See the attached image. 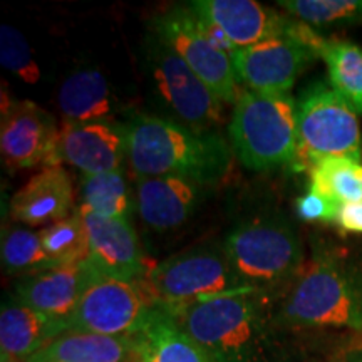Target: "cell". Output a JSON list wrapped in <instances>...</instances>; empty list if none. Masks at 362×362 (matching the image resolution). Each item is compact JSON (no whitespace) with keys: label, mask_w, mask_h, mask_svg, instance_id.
Returning a JSON list of instances; mask_svg holds the SVG:
<instances>
[{"label":"cell","mask_w":362,"mask_h":362,"mask_svg":"<svg viewBox=\"0 0 362 362\" xmlns=\"http://www.w3.org/2000/svg\"><path fill=\"white\" fill-rule=\"evenodd\" d=\"M146 72L149 89L168 119L203 133L225 121L218 96L153 33L146 44Z\"/></svg>","instance_id":"cell-7"},{"label":"cell","mask_w":362,"mask_h":362,"mask_svg":"<svg viewBox=\"0 0 362 362\" xmlns=\"http://www.w3.org/2000/svg\"><path fill=\"white\" fill-rule=\"evenodd\" d=\"M188 7L230 56L237 49L287 35L292 24L291 19L253 0H194Z\"/></svg>","instance_id":"cell-11"},{"label":"cell","mask_w":362,"mask_h":362,"mask_svg":"<svg viewBox=\"0 0 362 362\" xmlns=\"http://www.w3.org/2000/svg\"><path fill=\"white\" fill-rule=\"evenodd\" d=\"M342 362H362V349L349 351L342 357Z\"/></svg>","instance_id":"cell-32"},{"label":"cell","mask_w":362,"mask_h":362,"mask_svg":"<svg viewBox=\"0 0 362 362\" xmlns=\"http://www.w3.org/2000/svg\"><path fill=\"white\" fill-rule=\"evenodd\" d=\"M39 237L45 253L57 267L79 265L89 260V235L78 210L66 220L45 226Z\"/></svg>","instance_id":"cell-26"},{"label":"cell","mask_w":362,"mask_h":362,"mask_svg":"<svg viewBox=\"0 0 362 362\" xmlns=\"http://www.w3.org/2000/svg\"><path fill=\"white\" fill-rule=\"evenodd\" d=\"M317 56L292 35L264 40L252 47L237 49L232 62L238 81L255 93L291 94L300 72Z\"/></svg>","instance_id":"cell-12"},{"label":"cell","mask_w":362,"mask_h":362,"mask_svg":"<svg viewBox=\"0 0 362 362\" xmlns=\"http://www.w3.org/2000/svg\"><path fill=\"white\" fill-rule=\"evenodd\" d=\"M56 119L33 101H8L2 106L0 151L12 168L59 166Z\"/></svg>","instance_id":"cell-13"},{"label":"cell","mask_w":362,"mask_h":362,"mask_svg":"<svg viewBox=\"0 0 362 362\" xmlns=\"http://www.w3.org/2000/svg\"><path fill=\"white\" fill-rule=\"evenodd\" d=\"M317 57L327 66L332 89L362 116V49L349 40L324 39Z\"/></svg>","instance_id":"cell-23"},{"label":"cell","mask_w":362,"mask_h":362,"mask_svg":"<svg viewBox=\"0 0 362 362\" xmlns=\"http://www.w3.org/2000/svg\"><path fill=\"white\" fill-rule=\"evenodd\" d=\"M66 123L115 121L116 101L101 71L84 69L69 76L57 94Z\"/></svg>","instance_id":"cell-21"},{"label":"cell","mask_w":362,"mask_h":362,"mask_svg":"<svg viewBox=\"0 0 362 362\" xmlns=\"http://www.w3.org/2000/svg\"><path fill=\"white\" fill-rule=\"evenodd\" d=\"M202 187L176 176L138 178L136 203L144 223L156 230L183 225L197 210Z\"/></svg>","instance_id":"cell-18"},{"label":"cell","mask_w":362,"mask_h":362,"mask_svg":"<svg viewBox=\"0 0 362 362\" xmlns=\"http://www.w3.org/2000/svg\"><path fill=\"white\" fill-rule=\"evenodd\" d=\"M226 262L243 288L275 297L304 267L297 230L280 215L247 220L226 235Z\"/></svg>","instance_id":"cell-4"},{"label":"cell","mask_w":362,"mask_h":362,"mask_svg":"<svg viewBox=\"0 0 362 362\" xmlns=\"http://www.w3.org/2000/svg\"><path fill=\"white\" fill-rule=\"evenodd\" d=\"M277 4L307 25H354L362 22V0H279Z\"/></svg>","instance_id":"cell-28"},{"label":"cell","mask_w":362,"mask_h":362,"mask_svg":"<svg viewBox=\"0 0 362 362\" xmlns=\"http://www.w3.org/2000/svg\"><path fill=\"white\" fill-rule=\"evenodd\" d=\"M153 34L178 54L221 103L238 101L240 81L232 56L210 37L205 25L188 6H176L153 19Z\"/></svg>","instance_id":"cell-9"},{"label":"cell","mask_w":362,"mask_h":362,"mask_svg":"<svg viewBox=\"0 0 362 362\" xmlns=\"http://www.w3.org/2000/svg\"><path fill=\"white\" fill-rule=\"evenodd\" d=\"M2 267L8 274L29 277L57 269L40 242L39 233L24 226H7L2 232Z\"/></svg>","instance_id":"cell-25"},{"label":"cell","mask_w":362,"mask_h":362,"mask_svg":"<svg viewBox=\"0 0 362 362\" xmlns=\"http://www.w3.org/2000/svg\"><path fill=\"white\" fill-rule=\"evenodd\" d=\"M163 309L216 362L285 361L274 297L243 291Z\"/></svg>","instance_id":"cell-1"},{"label":"cell","mask_w":362,"mask_h":362,"mask_svg":"<svg viewBox=\"0 0 362 362\" xmlns=\"http://www.w3.org/2000/svg\"><path fill=\"white\" fill-rule=\"evenodd\" d=\"M81 200V206L103 218L129 220L131 198L121 168L99 175H83Z\"/></svg>","instance_id":"cell-24"},{"label":"cell","mask_w":362,"mask_h":362,"mask_svg":"<svg viewBox=\"0 0 362 362\" xmlns=\"http://www.w3.org/2000/svg\"><path fill=\"white\" fill-rule=\"evenodd\" d=\"M156 304L141 284L99 275L64 322V332L101 336H138L146 327Z\"/></svg>","instance_id":"cell-10"},{"label":"cell","mask_w":362,"mask_h":362,"mask_svg":"<svg viewBox=\"0 0 362 362\" xmlns=\"http://www.w3.org/2000/svg\"><path fill=\"white\" fill-rule=\"evenodd\" d=\"M141 285L151 300L163 307L248 291L235 279L223 250L211 247L192 248L153 265Z\"/></svg>","instance_id":"cell-8"},{"label":"cell","mask_w":362,"mask_h":362,"mask_svg":"<svg viewBox=\"0 0 362 362\" xmlns=\"http://www.w3.org/2000/svg\"><path fill=\"white\" fill-rule=\"evenodd\" d=\"M62 332L61 322L22 304L13 293L4 298L0 309L2 362H27Z\"/></svg>","instance_id":"cell-19"},{"label":"cell","mask_w":362,"mask_h":362,"mask_svg":"<svg viewBox=\"0 0 362 362\" xmlns=\"http://www.w3.org/2000/svg\"><path fill=\"white\" fill-rule=\"evenodd\" d=\"M0 61L7 71L25 83L34 84L40 78V69L35 64L24 35L6 24L0 27Z\"/></svg>","instance_id":"cell-29"},{"label":"cell","mask_w":362,"mask_h":362,"mask_svg":"<svg viewBox=\"0 0 362 362\" xmlns=\"http://www.w3.org/2000/svg\"><path fill=\"white\" fill-rule=\"evenodd\" d=\"M298 149L292 168L310 170L325 158L362 163V133L357 115L332 86L317 81L297 101Z\"/></svg>","instance_id":"cell-6"},{"label":"cell","mask_w":362,"mask_h":362,"mask_svg":"<svg viewBox=\"0 0 362 362\" xmlns=\"http://www.w3.org/2000/svg\"><path fill=\"white\" fill-rule=\"evenodd\" d=\"M136 337L143 362H216L160 305Z\"/></svg>","instance_id":"cell-22"},{"label":"cell","mask_w":362,"mask_h":362,"mask_svg":"<svg viewBox=\"0 0 362 362\" xmlns=\"http://www.w3.org/2000/svg\"><path fill=\"white\" fill-rule=\"evenodd\" d=\"M336 225L346 233L362 235V202L342 203L339 208Z\"/></svg>","instance_id":"cell-31"},{"label":"cell","mask_w":362,"mask_h":362,"mask_svg":"<svg viewBox=\"0 0 362 362\" xmlns=\"http://www.w3.org/2000/svg\"><path fill=\"white\" fill-rule=\"evenodd\" d=\"M89 235V264L104 277L141 284L148 274L138 235L129 220L103 218L78 208Z\"/></svg>","instance_id":"cell-14"},{"label":"cell","mask_w":362,"mask_h":362,"mask_svg":"<svg viewBox=\"0 0 362 362\" xmlns=\"http://www.w3.org/2000/svg\"><path fill=\"white\" fill-rule=\"evenodd\" d=\"M341 205L342 203H339L330 194L320 192L319 188L309 187L305 194L297 198L296 211L298 218L307 223H336Z\"/></svg>","instance_id":"cell-30"},{"label":"cell","mask_w":362,"mask_h":362,"mask_svg":"<svg viewBox=\"0 0 362 362\" xmlns=\"http://www.w3.org/2000/svg\"><path fill=\"white\" fill-rule=\"evenodd\" d=\"M74 187L69 173L47 166L34 175L11 200L12 220L27 226H51L71 216Z\"/></svg>","instance_id":"cell-17"},{"label":"cell","mask_w":362,"mask_h":362,"mask_svg":"<svg viewBox=\"0 0 362 362\" xmlns=\"http://www.w3.org/2000/svg\"><path fill=\"white\" fill-rule=\"evenodd\" d=\"M98 277L89 260L79 265L57 267L22 277L13 288V297L30 309L62 324L78 309L81 298Z\"/></svg>","instance_id":"cell-16"},{"label":"cell","mask_w":362,"mask_h":362,"mask_svg":"<svg viewBox=\"0 0 362 362\" xmlns=\"http://www.w3.org/2000/svg\"><path fill=\"white\" fill-rule=\"evenodd\" d=\"M309 187L319 188L339 203L362 202V163L325 158L309 170Z\"/></svg>","instance_id":"cell-27"},{"label":"cell","mask_w":362,"mask_h":362,"mask_svg":"<svg viewBox=\"0 0 362 362\" xmlns=\"http://www.w3.org/2000/svg\"><path fill=\"white\" fill-rule=\"evenodd\" d=\"M126 155V126L115 121L64 123L59 131L57 165L64 161L83 171V175H99L121 168Z\"/></svg>","instance_id":"cell-15"},{"label":"cell","mask_w":362,"mask_h":362,"mask_svg":"<svg viewBox=\"0 0 362 362\" xmlns=\"http://www.w3.org/2000/svg\"><path fill=\"white\" fill-rule=\"evenodd\" d=\"M27 362H143L136 336L62 332Z\"/></svg>","instance_id":"cell-20"},{"label":"cell","mask_w":362,"mask_h":362,"mask_svg":"<svg viewBox=\"0 0 362 362\" xmlns=\"http://www.w3.org/2000/svg\"><path fill=\"white\" fill-rule=\"evenodd\" d=\"M126 126L128 160L138 178L176 176L200 187L220 183L233 149L215 131H194L158 115H134Z\"/></svg>","instance_id":"cell-2"},{"label":"cell","mask_w":362,"mask_h":362,"mask_svg":"<svg viewBox=\"0 0 362 362\" xmlns=\"http://www.w3.org/2000/svg\"><path fill=\"white\" fill-rule=\"evenodd\" d=\"M228 136L233 155L248 170L293 166L298 149L297 101L291 94L242 90Z\"/></svg>","instance_id":"cell-5"},{"label":"cell","mask_w":362,"mask_h":362,"mask_svg":"<svg viewBox=\"0 0 362 362\" xmlns=\"http://www.w3.org/2000/svg\"><path fill=\"white\" fill-rule=\"evenodd\" d=\"M275 320L287 327L362 330V260L325 252L302 267L274 300Z\"/></svg>","instance_id":"cell-3"}]
</instances>
